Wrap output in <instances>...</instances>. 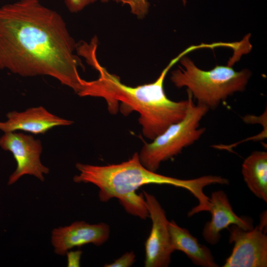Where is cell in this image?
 Masks as SVG:
<instances>
[{
    "label": "cell",
    "instance_id": "cell-16",
    "mask_svg": "<svg viewBox=\"0 0 267 267\" xmlns=\"http://www.w3.org/2000/svg\"><path fill=\"white\" fill-rule=\"evenodd\" d=\"M68 10L72 13L82 10L88 5L93 3L97 0H64Z\"/></svg>",
    "mask_w": 267,
    "mask_h": 267
},
{
    "label": "cell",
    "instance_id": "cell-17",
    "mask_svg": "<svg viewBox=\"0 0 267 267\" xmlns=\"http://www.w3.org/2000/svg\"><path fill=\"white\" fill-rule=\"evenodd\" d=\"M82 252L80 250L67 252V267H80Z\"/></svg>",
    "mask_w": 267,
    "mask_h": 267
},
{
    "label": "cell",
    "instance_id": "cell-19",
    "mask_svg": "<svg viewBox=\"0 0 267 267\" xmlns=\"http://www.w3.org/2000/svg\"><path fill=\"white\" fill-rule=\"evenodd\" d=\"M102 2H108L110 0H100Z\"/></svg>",
    "mask_w": 267,
    "mask_h": 267
},
{
    "label": "cell",
    "instance_id": "cell-18",
    "mask_svg": "<svg viewBox=\"0 0 267 267\" xmlns=\"http://www.w3.org/2000/svg\"><path fill=\"white\" fill-rule=\"evenodd\" d=\"M182 3H183V5L184 6L186 5V2H187V0H180Z\"/></svg>",
    "mask_w": 267,
    "mask_h": 267
},
{
    "label": "cell",
    "instance_id": "cell-15",
    "mask_svg": "<svg viewBox=\"0 0 267 267\" xmlns=\"http://www.w3.org/2000/svg\"><path fill=\"white\" fill-rule=\"evenodd\" d=\"M135 261V255L133 251L125 253L121 257L110 264H105V267H130Z\"/></svg>",
    "mask_w": 267,
    "mask_h": 267
},
{
    "label": "cell",
    "instance_id": "cell-2",
    "mask_svg": "<svg viewBox=\"0 0 267 267\" xmlns=\"http://www.w3.org/2000/svg\"><path fill=\"white\" fill-rule=\"evenodd\" d=\"M190 51L188 47L173 59L154 82L133 87L123 84L118 76L110 73L98 62L96 51H90L85 58L97 71L99 76L96 80L88 81L82 96L103 98L111 113H116L120 102L129 111L137 112L143 135L153 140L185 116L187 99H170L164 91V82L170 69Z\"/></svg>",
    "mask_w": 267,
    "mask_h": 267
},
{
    "label": "cell",
    "instance_id": "cell-8",
    "mask_svg": "<svg viewBox=\"0 0 267 267\" xmlns=\"http://www.w3.org/2000/svg\"><path fill=\"white\" fill-rule=\"evenodd\" d=\"M143 194L152 221L151 232L145 242L144 266L167 267L175 251L169 230V221L156 197L145 191Z\"/></svg>",
    "mask_w": 267,
    "mask_h": 267
},
{
    "label": "cell",
    "instance_id": "cell-1",
    "mask_svg": "<svg viewBox=\"0 0 267 267\" xmlns=\"http://www.w3.org/2000/svg\"><path fill=\"white\" fill-rule=\"evenodd\" d=\"M77 44L62 16L40 0H19L0 7V69L22 77L47 75L79 96L86 80L74 54Z\"/></svg>",
    "mask_w": 267,
    "mask_h": 267
},
{
    "label": "cell",
    "instance_id": "cell-9",
    "mask_svg": "<svg viewBox=\"0 0 267 267\" xmlns=\"http://www.w3.org/2000/svg\"><path fill=\"white\" fill-rule=\"evenodd\" d=\"M51 243L54 252L65 255L76 247L91 243L100 246L107 241L110 235V227L104 222L89 224L84 221H76L69 225L52 230Z\"/></svg>",
    "mask_w": 267,
    "mask_h": 267
},
{
    "label": "cell",
    "instance_id": "cell-11",
    "mask_svg": "<svg viewBox=\"0 0 267 267\" xmlns=\"http://www.w3.org/2000/svg\"><path fill=\"white\" fill-rule=\"evenodd\" d=\"M6 116V121L0 122V130L4 133L20 130L35 134H44L54 127L73 123V121L50 113L43 106L30 108L21 112H10Z\"/></svg>",
    "mask_w": 267,
    "mask_h": 267
},
{
    "label": "cell",
    "instance_id": "cell-6",
    "mask_svg": "<svg viewBox=\"0 0 267 267\" xmlns=\"http://www.w3.org/2000/svg\"><path fill=\"white\" fill-rule=\"evenodd\" d=\"M267 227L261 222L250 230L236 225L228 227L229 242L234 246L222 267H267Z\"/></svg>",
    "mask_w": 267,
    "mask_h": 267
},
{
    "label": "cell",
    "instance_id": "cell-13",
    "mask_svg": "<svg viewBox=\"0 0 267 267\" xmlns=\"http://www.w3.org/2000/svg\"><path fill=\"white\" fill-rule=\"evenodd\" d=\"M249 189L258 198L267 202V152H252L243 161L241 169Z\"/></svg>",
    "mask_w": 267,
    "mask_h": 267
},
{
    "label": "cell",
    "instance_id": "cell-12",
    "mask_svg": "<svg viewBox=\"0 0 267 267\" xmlns=\"http://www.w3.org/2000/svg\"><path fill=\"white\" fill-rule=\"evenodd\" d=\"M169 230L174 250L184 253L196 266L217 267L210 250L199 243L198 239L189 231L178 225L174 221H169Z\"/></svg>",
    "mask_w": 267,
    "mask_h": 267
},
{
    "label": "cell",
    "instance_id": "cell-4",
    "mask_svg": "<svg viewBox=\"0 0 267 267\" xmlns=\"http://www.w3.org/2000/svg\"><path fill=\"white\" fill-rule=\"evenodd\" d=\"M179 60L183 67L172 72V82L178 88L186 87L198 104L209 109L216 108L233 93L244 90L251 76L247 69L237 72L229 66H216L204 71L187 57Z\"/></svg>",
    "mask_w": 267,
    "mask_h": 267
},
{
    "label": "cell",
    "instance_id": "cell-7",
    "mask_svg": "<svg viewBox=\"0 0 267 267\" xmlns=\"http://www.w3.org/2000/svg\"><path fill=\"white\" fill-rule=\"evenodd\" d=\"M0 146L11 152L17 163L15 171L9 178L8 185L25 175L34 176L44 181V174H47L49 169L41 162L43 147L40 140L21 133H5L0 138Z\"/></svg>",
    "mask_w": 267,
    "mask_h": 267
},
{
    "label": "cell",
    "instance_id": "cell-5",
    "mask_svg": "<svg viewBox=\"0 0 267 267\" xmlns=\"http://www.w3.org/2000/svg\"><path fill=\"white\" fill-rule=\"evenodd\" d=\"M187 94L188 105L184 117L170 125L150 143H145L138 154L141 163L147 169L156 172L162 162L180 153L205 132V129L199 126L209 109L203 105H195L188 90Z\"/></svg>",
    "mask_w": 267,
    "mask_h": 267
},
{
    "label": "cell",
    "instance_id": "cell-3",
    "mask_svg": "<svg viewBox=\"0 0 267 267\" xmlns=\"http://www.w3.org/2000/svg\"><path fill=\"white\" fill-rule=\"evenodd\" d=\"M80 172L73 178L75 182L91 183L99 188L100 200L106 202L116 198L130 214L141 219L149 217L143 193L136 192L140 187L148 184H168L184 188L204 206L209 197L204 188L216 182L214 176L208 175L190 179H181L160 175L146 168L140 162L139 155L134 153L127 161L116 164L96 166L77 163Z\"/></svg>",
    "mask_w": 267,
    "mask_h": 267
},
{
    "label": "cell",
    "instance_id": "cell-10",
    "mask_svg": "<svg viewBox=\"0 0 267 267\" xmlns=\"http://www.w3.org/2000/svg\"><path fill=\"white\" fill-rule=\"evenodd\" d=\"M210 221L206 223L202 235L211 245L217 244L221 237V231L231 225H236L245 230L254 227L253 221L247 217H239L233 211L229 199L222 190L213 192L210 198Z\"/></svg>",
    "mask_w": 267,
    "mask_h": 267
},
{
    "label": "cell",
    "instance_id": "cell-14",
    "mask_svg": "<svg viewBox=\"0 0 267 267\" xmlns=\"http://www.w3.org/2000/svg\"><path fill=\"white\" fill-rule=\"evenodd\" d=\"M123 5L127 4L131 8V12L138 18H142L147 13L150 4L147 0H114Z\"/></svg>",
    "mask_w": 267,
    "mask_h": 267
}]
</instances>
